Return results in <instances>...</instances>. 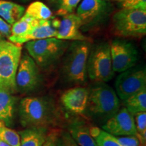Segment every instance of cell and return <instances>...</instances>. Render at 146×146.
I'll return each mask as SVG.
<instances>
[{"label":"cell","mask_w":146,"mask_h":146,"mask_svg":"<svg viewBox=\"0 0 146 146\" xmlns=\"http://www.w3.org/2000/svg\"><path fill=\"white\" fill-rule=\"evenodd\" d=\"M19 115L22 125L27 127H44L55 123L57 108L47 97L25 98L20 102Z\"/></svg>","instance_id":"6da1fadb"},{"label":"cell","mask_w":146,"mask_h":146,"mask_svg":"<svg viewBox=\"0 0 146 146\" xmlns=\"http://www.w3.org/2000/svg\"><path fill=\"white\" fill-rule=\"evenodd\" d=\"M66 56L62 72L66 80L73 83L83 84L86 81L87 64L89 53V41H74L66 51Z\"/></svg>","instance_id":"7a4b0ae2"},{"label":"cell","mask_w":146,"mask_h":146,"mask_svg":"<svg viewBox=\"0 0 146 146\" xmlns=\"http://www.w3.org/2000/svg\"><path fill=\"white\" fill-rule=\"evenodd\" d=\"M29 56L40 68H47L56 63L66 53L69 46L67 41L47 38L25 43Z\"/></svg>","instance_id":"3957f363"},{"label":"cell","mask_w":146,"mask_h":146,"mask_svg":"<svg viewBox=\"0 0 146 146\" xmlns=\"http://www.w3.org/2000/svg\"><path fill=\"white\" fill-rule=\"evenodd\" d=\"M89 92L87 110L94 116L109 118L120 109L116 92L104 83L94 85Z\"/></svg>","instance_id":"277c9868"},{"label":"cell","mask_w":146,"mask_h":146,"mask_svg":"<svg viewBox=\"0 0 146 146\" xmlns=\"http://www.w3.org/2000/svg\"><path fill=\"white\" fill-rule=\"evenodd\" d=\"M22 56L21 45L0 40V86L16 91V75Z\"/></svg>","instance_id":"5b68a950"},{"label":"cell","mask_w":146,"mask_h":146,"mask_svg":"<svg viewBox=\"0 0 146 146\" xmlns=\"http://www.w3.org/2000/svg\"><path fill=\"white\" fill-rule=\"evenodd\" d=\"M112 23L116 35L143 36L146 34V10L123 8L113 15Z\"/></svg>","instance_id":"8992f818"},{"label":"cell","mask_w":146,"mask_h":146,"mask_svg":"<svg viewBox=\"0 0 146 146\" xmlns=\"http://www.w3.org/2000/svg\"><path fill=\"white\" fill-rule=\"evenodd\" d=\"M87 76L98 83H104L114 76L110 46L108 43H103L90 52L87 64Z\"/></svg>","instance_id":"52a82bcc"},{"label":"cell","mask_w":146,"mask_h":146,"mask_svg":"<svg viewBox=\"0 0 146 146\" xmlns=\"http://www.w3.org/2000/svg\"><path fill=\"white\" fill-rule=\"evenodd\" d=\"M115 88L122 100L146 89L145 67H132L120 73L115 82Z\"/></svg>","instance_id":"ba28073f"},{"label":"cell","mask_w":146,"mask_h":146,"mask_svg":"<svg viewBox=\"0 0 146 146\" xmlns=\"http://www.w3.org/2000/svg\"><path fill=\"white\" fill-rule=\"evenodd\" d=\"M41 81L39 67L29 54L21 56L16 75V91L30 92L39 87Z\"/></svg>","instance_id":"9c48e42d"},{"label":"cell","mask_w":146,"mask_h":146,"mask_svg":"<svg viewBox=\"0 0 146 146\" xmlns=\"http://www.w3.org/2000/svg\"><path fill=\"white\" fill-rule=\"evenodd\" d=\"M110 46L114 72L121 73L134 67L138 60V52L131 42L125 39H115Z\"/></svg>","instance_id":"30bf717a"},{"label":"cell","mask_w":146,"mask_h":146,"mask_svg":"<svg viewBox=\"0 0 146 146\" xmlns=\"http://www.w3.org/2000/svg\"><path fill=\"white\" fill-rule=\"evenodd\" d=\"M102 129L115 137L137 135L134 116L125 108L119 109L108 118Z\"/></svg>","instance_id":"8fae6325"},{"label":"cell","mask_w":146,"mask_h":146,"mask_svg":"<svg viewBox=\"0 0 146 146\" xmlns=\"http://www.w3.org/2000/svg\"><path fill=\"white\" fill-rule=\"evenodd\" d=\"M109 10V3L105 0H83L78 5L76 14L83 26L100 21Z\"/></svg>","instance_id":"7c38bea8"},{"label":"cell","mask_w":146,"mask_h":146,"mask_svg":"<svg viewBox=\"0 0 146 146\" xmlns=\"http://www.w3.org/2000/svg\"><path fill=\"white\" fill-rule=\"evenodd\" d=\"M89 90L85 87H76L67 89L62 94L60 101L70 112L82 114L87 110Z\"/></svg>","instance_id":"4fadbf2b"},{"label":"cell","mask_w":146,"mask_h":146,"mask_svg":"<svg viewBox=\"0 0 146 146\" xmlns=\"http://www.w3.org/2000/svg\"><path fill=\"white\" fill-rule=\"evenodd\" d=\"M82 27L81 20L76 14L71 13L64 16L60 21L56 38L65 41H89L80 30Z\"/></svg>","instance_id":"5bb4252c"},{"label":"cell","mask_w":146,"mask_h":146,"mask_svg":"<svg viewBox=\"0 0 146 146\" xmlns=\"http://www.w3.org/2000/svg\"><path fill=\"white\" fill-rule=\"evenodd\" d=\"M58 31L52 24V19L39 21L31 29L26 36H24L20 42V45L27 42L35 40L44 39L47 38H56Z\"/></svg>","instance_id":"9a60e30c"},{"label":"cell","mask_w":146,"mask_h":146,"mask_svg":"<svg viewBox=\"0 0 146 146\" xmlns=\"http://www.w3.org/2000/svg\"><path fill=\"white\" fill-rule=\"evenodd\" d=\"M70 135L79 146H98L91 129L82 120H74L68 127Z\"/></svg>","instance_id":"2e32d148"},{"label":"cell","mask_w":146,"mask_h":146,"mask_svg":"<svg viewBox=\"0 0 146 146\" xmlns=\"http://www.w3.org/2000/svg\"><path fill=\"white\" fill-rule=\"evenodd\" d=\"M38 21V20L24 14L17 22L12 25L11 35L8 37L9 41L20 45L21 39L28 34Z\"/></svg>","instance_id":"e0dca14e"},{"label":"cell","mask_w":146,"mask_h":146,"mask_svg":"<svg viewBox=\"0 0 146 146\" xmlns=\"http://www.w3.org/2000/svg\"><path fill=\"white\" fill-rule=\"evenodd\" d=\"M20 146H41L47 137V129L44 127H29L18 133Z\"/></svg>","instance_id":"ac0fdd59"},{"label":"cell","mask_w":146,"mask_h":146,"mask_svg":"<svg viewBox=\"0 0 146 146\" xmlns=\"http://www.w3.org/2000/svg\"><path fill=\"white\" fill-rule=\"evenodd\" d=\"M16 98L8 89L0 86V120L9 123L13 117Z\"/></svg>","instance_id":"d6986e66"},{"label":"cell","mask_w":146,"mask_h":146,"mask_svg":"<svg viewBox=\"0 0 146 146\" xmlns=\"http://www.w3.org/2000/svg\"><path fill=\"white\" fill-rule=\"evenodd\" d=\"M25 8L18 3L0 0V17L12 26L25 14Z\"/></svg>","instance_id":"ffe728a7"},{"label":"cell","mask_w":146,"mask_h":146,"mask_svg":"<svg viewBox=\"0 0 146 146\" xmlns=\"http://www.w3.org/2000/svg\"><path fill=\"white\" fill-rule=\"evenodd\" d=\"M124 101L125 108L134 116L139 112L146 111V89L139 91Z\"/></svg>","instance_id":"44dd1931"},{"label":"cell","mask_w":146,"mask_h":146,"mask_svg":"<svg viewBox=\"0 0 146 146\" xmlns=\"http://www.w3.org/2000/svg\"><path fill=\"white\" fill-rule=\"evenodd\" d=\"M25 14L38 21L50 20L53 18L50 9L45 3L38 1L31 3L25 10Z\"/></svg>","instance_id":"7402d4cb"},{"label":"cell","mask_w":146,"mask_h":146,"mask_svg":"<svg viewBox=\"0 0 146 146\" xmlns=\"http://www.w3.org/2000/svg\"><path fill=\"white\" fill-rule=\"evenodd\" d=\"M91 135L94 137L98 146H123L116 137L98 128L91 129Z\"/></svg>","instance_id":"603a6c76"},{"label":"cell","mask_w":146,"mask_h":146,"mask_svg":"<svg viewBox=\"0 0 146 146\" xmlns=\"http://www.w3.org/2000/svg\"><path fill=\"white\" fill-rule=\"evenodd\" d=\"M0 138L10 146H20V135L18 133L5 127L0 120Z\"/></svg>","instance_id":"cb8c5ba5"},{"label":"cell","mask_w":146,"mask_h":146,"mask_svg":"<svg viewBox=\"0 0 146 146\" xmlns=\"http://www.w3.org/2000/svg\"><path fill=\"white\" fill-rule=\"evenodd\" d=\"M135 116V124L137 132V137L141 145H145L146 142V112L137 113Z\"/></svg>","instance_id":"d4e9b609"},{"label":"cell","mask_w":146,"mask_h":146,"mask_svg":"<svg viewBox=\"0 0 146 146\" xmlns=\"http://www.w3.org/2000/svg\"><path fill=\"white\" fill-rule=\"evenodd\" d=\"M81 1V0H60L56 14L58 16H64L72 13Z\"/></svg>","instance_id":"484cf974"},{"label":"cell","mask_w":146,"mask_h":146,"mask_svg":"<svg viewBox=\"0 0 146 146\" xmlns=\"http://www.w3.org/2000/svg\"><path fill=\"white\" fill-rule=\"evenodd\" d=\"M122 8L124 9H139L146 10V0H122Z\"/></svg>","instance_id":"4316f807"},{"label":"cell","mask_w":146,"mask_h":146,"mask_svg":"<svg viewBox=\"0 0 146 146\" xmlns=\"http://www.w3.org/2000/svg\"><path fill=\"white\" fill-rule=\"evenodd\" d=\"M118 141L123 146H141L139 139L136 135L116 137Z\"/></svg>","instance_id":"83f0119b"},{"label":"cell","mask_w":146,"mask_h":146,"mask_svg":"<svg viewBox=\"0 0 146 146\" xmlns=\"http://www.w3.org/2000/svg\"><path fill=\"white\" fill-rule=\"evenodd\" d=\"M11 29L12 26L0 17V34L8 38L11 35Z\"/></svg>","instance_id":"f1b7e54d"},{"label":"cell","mask_w":146,"mask_h":146,"mask_svg":"<svg viewBox=\"0 0 146 146\" xmlns=\"http://www.w3.org/2000/svg\"><path fill=\"white\" fill-rule=\"evenodd\" d=\"M59 137L56 132L51 133L47 135V137L41 146H57Z\"/></svg>","instance_id":"f546056e"},{"label":"cell","mask_w":146,"mask_h":146,"mask_svg":"<svg viewBox=\"0 0 146 146\" xmlns=\"http://www.w3.org/2000/svg\"><path fill=\"white\" fill-rule=\"evenodd\" d=\"M62 141L64 146H79L72 138L68 133H64L62 135Z\"/></svg>","instance_id":"4dcf8cb0"},{"label":"cell","mask_w":146,"mask_h":146,"mask_svg":"<svg viewBox=\"0 0 146 146\" xmlns=\"http://www.w3.org/2000/svg\"><path fill=\"white\" fill-rule=\"evenodd\" d=\"M0 146H10V145L8 143H6V142L3 141V139H1V138H0Z\"/></svg>","instance_id":"1f68e13d"},{"label":"cell","mask_w":146,"mask_h":146,"mask_svg":"<svg viewBox=\"0 0 146 146\" xmlns=\"http://www.w3.org/2000/svg\"><path fill=\"white\" fill-rule=\"evenodd\" d=\"M57 146H64V144L62 143V139H58V145Z\"/></svg>","instance_id":"d6a6232c"},{"label":"cell","mask_w":146,"mask_h":146,"mask_svg":"<svg viewBox=\"0 0 146 146\" xmlns=\"http://www.w3.org/2000/svg\"><path fill=\"white\" fill-rule=\"evenodd\" d=\"M2 39H3V36L1 35V34H0V40H2Z\"/></svg>","instance_id":"836d02e7"},{"label":"cell","mask_w":146,"mask_h":146,"mask_svg":"<svg viewBox=\"0 0 146 146\" xmlns=\"http://www.w3.org/2000/svg\"><path fill=\"white\" fill-rule=\"evenodd\" d=\"M115 1H119V2H121L122 0H115Z\"/></svg>","instance_id":"e575fe53"}]
</instances>
